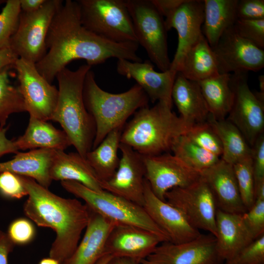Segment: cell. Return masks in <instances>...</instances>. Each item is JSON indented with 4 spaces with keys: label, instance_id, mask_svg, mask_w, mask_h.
<instances>
[{
    "label": "cell",
    "instance_id": "cell-1",
    "mask_svg": "<svg viewBox=\"0 0 264 264\" xmlns=\"http://www.w3.org/2000/svg\"><path fill=\"white\" fill-rule=\"evenodd\" d=\"M45 44L46 52L35 66L51 84L60 71L78 59L90 66L112 58L142 62L137 54V43L112 42L87 29L81 22L76 0L63 2L51 22Z\"/></svg>",
    "mask_w": 264,
    "mask_h": 264
},
{
    "label": "cell",
    "instance_id": "cell-2",
    "mask_svg": "<svg viewBox=\"0 0 264 264\" xmlns=\"http://www.w3.org/2000/svg\"><path fill=\"white\" fill-rule=\"evenodd\" d=\"M21 178L28 193L23 212L38 226L54 231L56 237L49 257L63 264L79 243L89 220V209L76 198H64L52 193L31 178Z\"/></svg>",
    "mask_w": 264,
    "mask_h": 264
},
{
    "label": "cell",
    "instance_id": "cell-3",
    "mask_svg": "<svg viewBox=\"0 0 264 264\" xmlns=\"http://www.w3.org/2000/svg\"><path fill=\"white\" fill-rule=\"evenodd\" d=\"M172 107L158 101L152 107H143L124 126L120 143L143 156L171 151L174 141L185 134L193 126L172 110Z\"/></svg>",
    "mask_w": 264,
    "mask_h": 264
},
{
    "label": "cell",
    "instance_id": "cell-4",
    "mask_svg": "<svg viewBox=\"0 0 264 264\" xmlns=\"http://www.w3.org/2000/svg\"><path fill=\"white\" fill-rule=\"evenodd\" d=\"M91 67L83 65L75 70L65 67L58 73V99L51 119L60 124L71 145L85 158L92 149L96 132L83 98L84 81Z\"/></svg>",
    "mask_w": 264,
    "mask_h": 264
},
{
    "label": "cell",
    "instance_id": "cell-5",
    "mask_svg": "<svg viewBox=\"0 0 264 264\" xmlns=\"http://www.w3.org/2000/svg\"><path fill=\"white\" fill-rule=\"evenodd\" d=\"M83 98L86 108L95 125L92 149L110 132L124 128L127 119L140 109L148 106L149 101L146 93L136 84L120 93L104 90L97 84L91 69L85 77Z\"/></svg>",
    "mask_w": 264,
    "mask_h": 264
},
{
    "label": "cell",
    "instance_id": "cell-6",
    "mask_svg": "<svg viewBox=\"0 0 264 264\" xmlns=\"http://www.w3.org/2000/svg\"><path fill=\"white\" fill-rule=\"evenodd\" d=\"M61 184L67 192L83 200L91 210L115 225L142 228L169 242L143 206L105 190H91L76 181H62Z\"/></svg>",
    "mask_w": 264,
    "mask_h": 264
},
{
    "label": "cell",
    "instance_id": "cell-7",
    "mask_svg": "<svg viewBox=\"0 0 264 264\" xmlns=\"http://www.w3.org/2000/svg\"><path fill=\"white\" fill-rule=\"evenodd\" d=\"M76 1L81 22L87 29L112 42L137 43L126 0Z\"/></svg>",
    "mask_w": 264,
    "mask_h": 264
},
{
    "label": "cell",
    "instance_id": "cell-8",
    "mask_svg": "<svg viewBox=\"0 0 264 264\" xmlns=\"http://www.w3.org/2000/svg\"><path fill=\"white\" fill-rule=\"evenodd\" d=\"M126 2L138 44L161 71L169 70L171 62L164 19L151 0H127Z\"/></svg>",
    "mask_w": 264,
    "mask_h": 264
},
{
    "label": "cell",
    "instance_id": "cell-9",
    "mask_svg": "<svg viewBox=\"0 0 264 264\" xmlns=\"http://www.w3.org/2000/svg\"><path fill=\"white\" fill-rule=\"evenodd\" d=\"M63 3L61 0H45L34 12L21 11L17 29L9 45L18 58L36 64L44 57L49 28Z\"/></svg>",
    "mask_w": 264,
    "mask_h": 264
},
{
    "label": "cell",
    "instance_id": "cell-10",
    "mask_svg": "<svg viewBox=\"0 0 264 264\" xmlns=\"http://www.w3.org/2000/svg\"><path fill=\"white\" fill-rule=\"evenodd\" d=\"M165 200L177 208L195 228L215 237L216 201L209 186L201 176L188 186L170 190L165 195Z\"/></svg>",
    "mask_w": 264,
    "mask_h": 264
},
{
    "label": "cell",
    "instance_id": "cell-11",
    "mask_svg": "<svg viewBox=\"0 0 264 264\" xmlns=\"http://www.w3.org/2000/svg\"><path fill=\"white\" fill-rule=\"evenodd\" d=\"M230 85L234 94L233 103L227 119L241 132L251 147L264 134V102L252 91L248 84V72L231 74Z\"/></svg>",
    "mask_w": 264,
    "mask_h": 264
},
{
    "label": "cell",
    "instance_id": "cell-12",
    "mask_svg": "<svg viewBox=\"0 0 264 264\" xmlns=\"http://www.w3.org/2000/svg\"><path fill=\"white\" fill-rule=\"evenodd\" d=\"M17 73L18 86L30 116L47 121L52 119L59 92L37 70L35 64L18 58L13 66Z\"/></svg>",
    "mask_w": 264,
    "mask_h": 264
},
{
    "label": "cell",
    "instance_id": "cell-13",
    "mask_svg": "<svg viewBox=\"0 0 264 264\" xmlns=\"http://www.w3.org/2000/svg\"><path fill=\"white\" fill-rule=\"evenodd\" d=\"M143 160L145 178L153 193L163 200L170 190L188 186L201 177L200 172L169 152L143 156Z\"/></svg>",
    "mask_w": 264,
    "mask_h": 264
},
{
    "label": "cell",
    "instance_id": "cell-14",
    "mask_svg": "<svg viewBox=\"0 0 264 264\" xmlns=\"http://www.w3.org/2000/svg\"><path fill=\"white\" fill-rule=\"evenodd\" d=\"M221 262L216 238L209 233L179 243L161 242L140 264H220Z\"/></svg>",
    "mask_w": 264,
    "mask_h": 264
},
{
    "label": "cell",
    "instance_id": "cell-15",
    "mask_svg": "<svg viewBox=\"0 0 264 264\" xmlns=\"http://www.w3.org/2000/svg\"><path fill=\"white\" fill-rule=\"evenodd\" d=\"M233 26L226 30L212 47L219 74L256 72L263 69L264 50L241 37Z\"/></svg>",
    "mask_w": 264,
    "mask_h": 264
},
{
    "label": "cell",
    "instance_id": "cell-16",
    "mask_svg": "<svg viewBox=\"0 0 264 264\" xmlns=\"http://www.w3.org/2000/svg\"><path fill=\"white\" fill-rule=\"evenodd\" d=\"M122 156L113 176L102 182L103 190L143 206L144 198L145 167L143 156L121 143Z\"/></svg>",
    "mask_w": 264,
    "mask_h": 264
},
{
    "label": "cell",
    "instance_id": "cell-17",
    "mask_svg": "<svg viewBox=\"0 0 264 264\" xmlns=\"http://www.w3.org/2000/svg\"><path fill=\"white\" fill-rule=\"evenodd\" d=\"M203 0H185L169 19L164 20L167 31L174 28L178 35L177 48L170 71L176 75L187 52L203 35Z\"/></svg>",
    "mask_w": 264,
    "mask_h": 264
},
{
    "label": "cell",
    "instance_id": "cell-18",
    "mask_svg": "<svg viewBox=\"0 0 264 264\" xmlns=\"http://www.w3.org/2000/svg\"><path fill=\"white\" fill-rule=\"evenodd\" d=\"M143 207L171 242H186L201 234L199 230L189 222L177 208L166 200L158 198L152 192L145 178Z\"/></svg>",
    "mask_w": 264,
    "mask_h": 264
},
{
    "label": "cell",
    "instance_id": "cell-19",
    "mask_svg": "<svg viewBox=\"0 0 264 264\" xmlns=\"http://www.w3.org/2000/svg\"><path fill=\"white\" fill-rule=\"evenodd\" d=\"M164 242L168 241L144 228L115 225L107 238L105 254L129 258L141 263Z\"/></svg>",
    "mask_w": 264,
    "mask_h": 264
},
{
    "label": "cell",
    "instance_id": "cell-20",
    "mask_svg": "<svg viewBox=\"0 0 264 264\" xmlns=\"http://www.w3.org/2000/svg\"><path fill=\"white\" fill-rule=\"evenodd\" d=\"M118 74L135 81L152 102L162 101L172 107V91L176 75L170 70L157 72L151 62H132L118 59L116 64Z\"/></svg>",
    "mask_w": 264,
    "mask_h": 264
},
{
    "label": "cell",
    "instance_id": "cell-21",
    "mask_svg": "<svg viewBox=\"0 0 264 264\" xmlns=\"http://www.w3.org/2000/svg\"><path fill=\"white\" fill-rule=\"evenodd\" d=\"M200 174L211 189L218 209L239 214L247 211L241 197L232 165L220 158Z\"/></svg>",
    "mask_w": 264,
    "mask_h": 264
},
{
    "label": "cell",
    "instance_id": "cell-22",
    "mask_svg": "<svg viewBox=\"0 0 264 264\" xmlns=\"http://www.w3.org/2000/svg\"><path fill=\"white\" fill-rule=\"evenodd\" d=\"M88 209L89 218L84 234L73 253L63 264H96L106 255V241L115 224Z\"/></svg>",
    "mask_w": 264,
    "mask_h": 264
},
{
    "label": "cell",
    "instance_id": "cell-23",
    "mask_svg": "<svg viewBox=\"0 0 264 264\" xmlns=\"http://www.w3.org/2000/svg\"><path fill=\"white\" fill-rule=\"evenodd\" d=\"M216 225V249L221 261L231 259L254 240L242 221V214L217 209Z\"/></svg>",
    "mask_w": 264,
    "mask_h": 264
},
{
    "label": "cell",
    "instance_id": "cell-24",
    "mask_svg": "<svg viewBox=\"0 0 264 264\" xmlns=\"http://www.w3.org/2000/svg\"><path fill=\"white\" fill-rule=\"evenodd\" d=\"M172 98L180 117L188 124L194 126L207 121L210 113L197 82L189 80L177 72Z\"/></svg>",
    "mask_w": 264,
    "mask_h": 264
},
{
    "label": "cell",
    "instance_id": "cell-25",
    "mask_svg": "<svg viewBox=\"0 0 264 264\" xmlns=\"http://www.w3.org/2000/svg\"><path fill=\"white\" fill-rule=\"evenodd\" d=\"M49 174L52 180L73 181L96 191L103 190L91 167L77 152L67 154L55 150Z\"/></svg>",
    "mask_w": 264,
    "mask_h": 264
},
{
    "label": "cell",
    "instance_id": "cell-26",
    "mask_svg": "<svg viewBox=\"0 0 264 264\" xmlns=\"http://www.w3.org/2000/svg\"><path fill=\"white\" fill-rule=\"evenodd\" d=\"M55 150L37 149L27 152H18L11 160L0 162V173L9 172L34 179L48 189L52 180L50 168Z\"/></svg>",
    "mask_w": 264,
    "mask_h": 264
},
{
    "label": "cell",
    "instance_id": "cell-27",
    "mask_svg": "<svg viewBox=\"0 0 264 264\" xmlns=\"http://www.w3.org/2000/svg\"><path fill=\"white\" fill-rule=\"evenodd\" d=\"M14 141L18 150L39 148L64 151L71 145L63 130L33 116L29 117L24 133Z\"/></svg>",
    "mask_w": 264,
    "mask_h": 264
},
{
    "label": "cell",
    "instance_id": "cell-28",
    "mask_svg": "<svg viewBox=\"0 0 264 264\" xmlns=\"http://www.w3.org/2000/svg\"><path fill=\"white\" fill-rule=\"evenodd\" d=\"M238 0H204V21L202 32L211 47H214L237 20Z\"/></svg>",
    "mask_w": 264,
    "mask_h": 264
},
{
    "label": "cell",
    "instance_id": "cell-29",
    "mask_svg": "<svg viewBox=\"0 0 264 264\" xmlns=\"http://www.w3.org/2000/svg\"><path fill=\"white\" fill-rule=\"evenodd\" d=\"M177 72L195 82L219 74L214 53L203 35L187 52Z\"/></svg>",
    "mask_w": 264,
    "mask_h": 264
},
{
    "label": "cell",
    "instance_id": "cell-30",
    "mask_svg": "<svg viewBox=\"0 0 264 264\" xmlns=\"http://www.w3.org/2000/svg\"><path fill=\"white\" fill-rule=\"evenodd\" d=\"M231 74H218L197 82L210 114L216 120L226 119L233 105L234 94L230 85Z\"/></svg>",
    "mask_w": 264,
    "mask_h": 264
},
{
    "label": "cell",
    "instance_id": "cell-31",
    "mask_svg": "<svg viewBox=\"0 0 264 264\" xmlns=\"http://www.w3.org/2000/svg\"><path fill=\"white\" fill-rule=\"evenodd\" d=\"M123 128L115 129L94 149L88 152L86 159L101 181L110 179L116 171L120 161L118 156Z\"/></svg>",
    "mask_w": 264,
    "mask_h": 264
},
{
    "label": "cell",
    "instance_id": "cell-32",
    "mask_svg": "<svg viewBox=\"0 0 264 264\" xmlns=\"http://www.w3.org/2000/svg\"><path fill=\"white\" fill-rule=\"evenodd\" d=\"M207 121L222 146L220 158L232 165L251 157L252 149L240 130L227 119L216 120L210 114Z\"/></svg>",
    "mask_w": 264,
    "mask_h": 264
},
{
    "label": "cell",
    "instance_id": "cell-33",
    "mask_svg": "<svg viewBox=\"0 0 264 264\" xmlns=\"http://www.w3.org/2000/svg\"><path fill=\"white\" fill-rule=\"evenodd\" d=\"M171 151L186 164L200 173L213 166L220 159L195 143L186 134L174 141Z\"/></svg>",
    "mask_w": 264,
    "mask_h": 264
},
{
    "label": "cell",
    "instance_id": "cell-34",
    "mask_svg": "<svg viewBox=\"0 0 264 264\" xmlns=\"http://www.w3.org/2000/svg\"><path fill=\"white\" fill-rule=\"evenodd\" d=\"M26 111L23 99L18 87L10 82L7 68L0 71V128H3L9 116Z\"/></svg>",
    "mask_w": 264,
    "mask_h": 264
},
{
    "label": "cell",
    "instance_id": "cell-35",
    "mask_svg": "<svg viewBox=\"0 0 264 264\" xmlns=\"http://www.w3.org/2000/svg\"><path fill=\"white\" fill-rule=\"evenodd\" d=\"M233 166L241 197L247 210L252 207L255 201L252 158L251 157L241 161Z\"/></svg>",
    "mask_w": 264,
    "mask_h": 264
},
{
    "label": "cell",
    "instance_id": "cell-36",
    "mask_svg": "<svg viewBox=\"0 0 264 264\" xmlns=\"http://www.w3.org/2000/svg\"><path fill=\"white\" fill-rule=\"evenodd\" d=\"M21 13L20 0H8L0 13V49L9 47Z\"/></svg>",
    "mask_w": 264,
    "mask_h": 264
},
{
    "label": "cell",
    "instance_id": "cell-37",
    "mask_svg": "<svg viewBox=\"0 0 264 264\" xmlns=\"http://www.w3.org/2000/svg\"><path fill=\"white\" fill-rule=\"evenodd\" d=\"M186 135L202 148L221 157L222 151L220 141L208 121L194 125Z\"/></svg>",
    "mask_w": 264,
    "mask_h": 264
},
{
    "label": "cell",
    "instance_id": "cell-38",
    "mask_svg": "<svg viewBox=\"0 0 264 264\" xmlns=\"http://www.w3.org/2000/svg\"><path fill=\"white\" fill-rule=\"evenodd\" d=\"M233 27L241 37L256 46L264 49V19H237Z\"/></svg>",
    "mask_w": 264,
    "mask_h": 264
},
{
    "label": "cell",
    "instance_id": "cell-39",
    "mask_svg": "<svg viewBox=\"0 0 264 264\" xmlns=\"http://www.w3.org/2000/svg\"><path fill=\"white\" fill-rule=\"evenodd\" d=\"M225 264H264V235L245 246Z\"/></svg>",
    "mask_w": 264,
    "mask_h": 264
},
{
    "label": "cell",
    "instance_id": "cell-40",
    "mask_svg": "<svg viewBox=\"0 0 264 264\" xmlns=\"http://www.w3.org/2000/svg\"><path fill=\"white\" fill-rule=\"evenodd\" d=\"M242 217L254 240L264 235V199H256L252 207L242 214Z\"/></svg>",
    "mask_w": 264,
    "mask_h": 264
},
{
    "label": "cell",
    "instance_id": "cell-41",
    "mask_svg": "<svg viewBox=\"0 0 264 264\" xmlns=\"http://www.w3.org/2000/svg\"><path fill=\"white\" fill-rule=\"evenodd\" d=\"M7 234L15 245H25L33 240L36 229L29 220L20 218L10 223Z\"/></svg>",
    "mask_w": 264,
    "mask_h": 264
},
{
    "label": "cell",
    "instance_id": "cell-42",
    "mask_svg": "<svg viewBox=\"0 0 264 264\" xmlns=\"http://www.w3.org/2000/svg\"><path fill=\"white\" fill-rule=\"evenodd\" d=\"M0 194L4 198L20 199L28 195L21 176L9 172L0 173Z\"/></svg>",
    "mask_w": 264,
    "mask_h": 264
},
{
    "label": "cell",
    "instance_id": "cell-43",
    "mask_svg": "<svg viewBox=\"0 0 264 264\" xmlns=\"http://www.w3.org/2000/svg\"><path fill=\"white\" fill-rule=\"evenodd\" d=\"M237 19L260 20L264 19V0H238Z\"/></svg>",
    "mask_w": 264,
    "mask_h": 264
},
{
    "label": "cell",
    "instance_id": "cell-44",
    "mask_svg": "<svg viewBox=\"0 0 264 264\" xmlns=\"http://www.w3.org/2000/svg\"><path fill=\"white\" fill-rule=\"evenodd\" d=\"M252 149V163L255 185L264 181V135L255 141Z\"/></svg>",
    "mask_w": 264,
    "mask_h": 264
},
{
    "label": "cell",
    "instance_id": "cell-45",
    "mask_svg": "<svg viewBox=\"0 0 264 264\" xmlns=\"http://www.w3.org/2000/svg\"><path fill=\"white\" fill-rule=\"evenodd\" d=\"M185 0H151L160 14L166 20L171 17Z\"/></svg>",
    "mask_w": 264,
    "mask_h": 264
},
{
    "label": "cell",
    "instance_id": "cell-46",
    "mask_svg": "<svg viewBox=\"0 0 264 264\" xmlns=\"http://www.w3.org/2000/svg\"><path fill=\"white\" fill-rule=\"evenodd\" d=\"M15 244L7 233L0 230V264H8V257Z\"/></svg>",
    "mask_w": 264,
    "mask_h": 264
},
{
    "label": "cell",
    "instance_id": "cell-47",
    "mask_svg": "<svg viewBox=\"0 0 264 264\" xmlns=\"http://www.w3.org/2000/svg\"><path fill=\"white\" fill-rule=\"evenodd\" d=\"M8 128H0V158L11 153H18L14 140L9 139L6 135Z\"/></svg>",
    "mask_w": 264,
    "mask_h": 264
},
{
    "label": "cell",
    "instance_id": "cell-48",
    "mask_svg": "<svg viewBox=\"0 0 264 264\" xmlns=\"http://www.w3.org/2000/svg\"><path fill=\"white\" fill-rule=\"evenodd\" d=\"M18 58L9 47L0 49V71L13 66Z\"/></svg>",
    "mask_w": 264,
    "mask_h": 264
},
{
    "label": "cell",
    "instance_id": "cell-49",
    "mask_svg": "<svg viewBox=\"0 0 264 264\" xmlns=\"http://www.w3.org/2000/svg\"><path fill=\"white\" fill-rule=\"evenodd\" d=\"M45 0H20L21 11L25 13L34 12L39 9Z\"/></svg>",
    "mask_w": 264,
    "mask_h": 264
},
{
    "label": "cell",
    "instance_id": "cell-50",
    "mask_svg": "<svg viewBox=\"0 0 264 264\" xmlns=\"http://www.w3.org/2000/svg\"><path fill=\"white\" fill-rule=\"evenodd\" d=\"M107 264H140V263L129 258L112 257Z\"/></svg>",
    "mask_w": 264,
    "mask_h": 264
},
{
    "label": "cell",
    "instance_id": "cell-51",
    "mask_svg": "<svg viewBox=\"0 0 264 264\" xmlns=\"http://www.w3.org/2000/svg\"><path fill=\"white\" fill-rule=\"evenodd\" d=\"M38 264H60V263L56 259L49 257L42 259Z\"/></svg>",
    "mask_w": 264,
    "mask_h": 264
},
{
    "label": "cell",
    "instance_id": "cell-52",
    "mask_svg": "<svg viewBox=\"0 0 264 264\" xmlns=\"http://www.w3.org/2000/svg\"><path fill=\"white\" fill-rule=\"evenodd\" d=\"M112 258L111 256L106 254L100 259L96 264H107Z\"/></svg>",
    "mask_w": 264,
    "mask_h": 264
},
{
    "label": "cell",
    "instance_id": "cell-53",
    "mask_svg": "<svg viewBox=\"0 0 264 264\" xmlns=\"http://www.w3.org/2000/svg\"><path fill=\"white\" fill-rule=\"evenodd\" d=\"M259 86L260 91L264 92V75H260L258 76Z\"/></svg>",
    "mask_w": 264,
    "mask_h": 264
},
{
    "label": "cell",
    "instance_id": "cell-54",
    "mask_svg": "<svg viewBox=\"0 0 264 264\" xmlns=\"http://www.w3.org/2000/svg\"><path fill=\"white\" fill-rule=\"evenodd\" d=\"M3 0H0V5L3 3Z\"/></svg>",
    "mask_w": 264,
    "mask_h": 264
}]
</instances>
